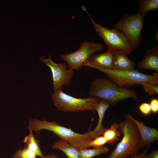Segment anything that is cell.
Listing matches in <instances>:
<instances>
[{"instance_id":"1","label":"cell","mask_w":158,"mask_h":158,"mask_svg":"<svg viewBox=\"0 0 158 158\" xmlns=\"http://www.w3.org/2000/svg\"><path fill=\"white\" fill-rule=\"evenodd\" d=\"M27 128L29 131H34L35 136L39 137L40 131L46 130L52 132L60 138L73 145L78 150L91 147L89 142L93 140L89 132L80 134L73 131L71 129L59 125L56 121L49 122L46 119L37 118L29 120Z\"/></svg>"},{"instance_id":"2","label":"cell","mask_w":158,"mask_h":158,"mask_svg":"<svg viewBox=\"0 0 158 158\" xmlns=\"http://www.w3.org/2000/svg\"><path fill=\"white\" fill-rule=\"evenodd\" d=\"M89 94L90 97L103 99L112 105L121 100L138 98L134 90L121 87L109 79L102 78H96L91 82Z\"/></svg>"},{"instance_id":"3","label":"cell","mask_w":158,"mask_h":158,"mask_svg":"<svg viewBox=\"0 0 158 158\" xmlns=\"http://www.w3.org/2000/svg\"><path fill=\"white\" fill-rule=\"evenodd\" d=\"M118 129L123 137L108 158H127L137 154L141 149L140 136L136 125L131 119L126 118L118 123Z\"/></svg>"},{"instance_id":"4","label":"cell","mask_w":158,"mask_h":158,"mask_svg":"<svg viewBox=\"0 0 158 158\" xmlns=\"http://www.w3.org/2000/svg\"><path fill=\"white\" fill-rule=\"evenodd\" d=\"M97 69L105 74L112 82L123 88L127 89L136 85H158V72L151 75L142 73L134 68L123 71Z\"/></svg>"},{"instance_id":"5","label":"cell","mask_w":158,"mask_h":158,"mask_svg":"<svg viewBox=\"0 0 158 158\" xmlns=\"http://www.w3.org/2000/svg\"><path fill=\"white\" fill-rule=\"evenodd\" d=\"M54 105L63 112H75L87 111H95L101 99L90 97L77 98L64 92L62 89L54 92L51 95Z\"/></svg>"},{"instance_id":"6","label":"cell","mask_w":158,"mask_h":158,"mask_svg":"<svg viewBox=\"0 0 158 158\" xmlns=\"http://www.w3.org/2000/svg\"><path fill=\"white\" fill-rule=\"evenodd\" d=\"M82 9L90 17L94 28L98 35L104 40L109 48L113 51H121L126 54L130 53L134 49L125 36L116 29H109L96 23L87 11L85 7L82 6Z\"/></svg>"},{"instance_id":"7","label":"cell","mask_w":158,"mask_h":158,"mask_svg":"<svg viewBox=\"0 0 158 158\" xmlns=\"http://www.w3.org/2000/svg\"><path fill=\"white\" fill-rule=\"evenodd\" d=\"M143 17L138 12L125 16L114 25L125 36L134 49L141 43Z\"/></svg>"},{"instance_id":"8","label":"cell","mask_w":158,"mask_h":158,"mask_svg":"<svg viewBox=\"0 0 158 158\" xmlns=\"http://www.w3.org/2000/svg\"><path fill=\"white\" fill-rule=\"evenodd\" d=\"M103 46L101 43L84 41L80 48L68 54H61V59L66 61L68 69L80 70L93 53L102 50Z\"/></svg>"},{"instance_id":"9","label":"cell","mask_w":158,"mask_h":158,"mask_svg":"<svg viewBox=\"0 0 158 158\" xmlns=\"http://www.w3.org/2000/svg\"><path fill=\"white\" fill-rule=\"evenodd\" d=\"M46 59L43 56L40 59L50 69L53 80L54 92L62 89L63 85L68 86L73 74V70L67 69V65L64 63H56L53 62L51 56Z\"/></svg>"},{"instance_id":"10","label":"cell","mask_w":158,"mask_h":158,"mask_svg":"<svg viewBox=\"0 0 158 158\" xmlns=\"http://www.w3.org/2000/svg\"><path fill=\"white\" fill-rule=\"evenodd\" d=\"M125 118L132 120L136 125L140 136V146L141 149L146 148L155 140H158V131L145 125L143 122L139 121L133 118L128 113L125 116Z\"/></svg>"},{"instance_id":"11","label":"cell","mask_w":158,"mask_h":158,"mask_svg":"<svg viewBox=\"0 0 158 158\" xmlns=\"http://www.w3.org/2000/svg\"><path fill=\"white\" fill-rule=\"evenodd\" d=\"M114 58V51L109 49L104 53L92 54L84 66L96 69H113Z\"/></svg>"},{"instance_id":"12","label":"cell","mask_w":158,"mask_h":158,"mask_svg":"<svg viewBox=\"0 0 158 158\" xmlns=\"http://www.w3.org/2000/svg\"><path fill=\"white\" fill-rule=\"evenodd\" d=\"M110 106L109 103L102 99H101L95 109L98 115L97 124L94 130L88 132L92 139L102 135L105 129L102 123L104 114Z\"/></svg>"},{"instance_id":"13","label":"cell","mask_w":158,"mask_h":158,"mask_svg":"<svg viewBox=\"0 0 158 158\" xmlns=\"http://www.w3.org/2000/svg\"><path fill=\"white\" fill-rule=\"evenodd\" d=\"M138 67L158 72V46L156 44L147 51L143 59L138 64Z\"/></svg>"},{"instance_id":"14","label":"cell","mask_w":158,"mask_h":158,"mask_svg":"<svg viewBox=\"0 0 158 158\" xmlns=\"http://www.w3.org/2000/svg\"><path fill=\"white\" fill-rule=\"evenodd\" d=\"M114 58L113 69L123 71L134 68L135 64L129 59L127 54L121 51H114Z\"/></svg>"},{"instance_id":"15","label":"cell","mask_w":158,"mask_h":158,"mask_svg":"<svg viewBox=\"0 0 158 158\" xmlns=\"http://www.w3.org/2000/svg\"><path fill=\"white\" fill-rule=\"evenodd\" d=\"M52 147L61 151L66 155L67 158H80L79 150L68 142L61 139L54 143Z\"/></svg>"},{"instance_id":"16","label":"cell","mask_w":158,"mask_h":158,"mask_svg":"<svg viewBox=\"0 0 158 158\" xmlns=\"http://www.w3.org/2000/svg\"><path fill=\"white\" fill-rule=\"evenodd\" d=\"M118 123H112L110 128L105 129L102 134L106 139L107 143L113 145L119 139V137L121 133L118 129Z\"/></svg>"},{"instance_id":"17","label":"cell","mask_w":158,"mask_h":158,"mask_svg":"<svg viewBox=\"0 0 158 158\" xmlns=\"http://www.w3.org/2000/svg\"><path fill=\"white\" fill-rule=\"evenodd\" d=\"M28 135L26 136L24 139V142L26 144L27 148L33 152L37 156L43 158L44 156L40 150L39 145V141L35 138L32 131H29Z\"/></svg>"},{"instance_id":"18","label":"cell","mask_w":158,"mask_h":158,"mask_svg":"<svg viewBox=\"0 0 158 158\" xmlns=\"http://www.w3.org/2000/svg\"><path fill=\"white\" fill-rule=\"evenodd\" d=\"M109 151L108 147L107 146L80 150L79 154L80 158H92L102 154L107 153Z\"/></svg>"},{"instance_id":"19","label":"cell","mask_w":158,"mask_h":158,"mask_svg":"<svg viewBox=\"0 0 158 158\" xmlns=\"http://www.w3.org/2000/svg\"><path fill=\"white\" fill-rule=\"evenodd\" d=\"M139 13L144 17L150 11H156L158 8V0H141L138 1Z\"/></svg>"},{"instance_id":"20","label":"cell","mask_w":158,"mask_h":158,"mask_svg":"<svg viewBox=\"0 0 158 158\" xmlns=\"http://www.w3.org/2000/svg\"><path fill=\"white\" fill-rule=\"evenodd\" d=\"M36 154L26 147L20 148L13 154L12 158H36Z\"/></svg>"},{"instance_id":"21","label":"cell","mask_w":158,"mask_h":158,"mask_svg":"<svg viewBox=\"0 0 158 158\" xmlns=\"http://www.w3.org/2000/svg\"><path fill=\"white\" fill-rule=\"evenodd\" d=\"M107 143L105 138L103 136L98 137L90 142L89 145L91 147L97 148L103 146Z\"/></svg>"},{"instance_id":"22","label":"cell","mask_w":158,"mask_h":158,"mask_svg":"<svg viewBox=\"0 0 158 158\" xmlns=\"http://www.w3.org/2000/svg\"><path fill=\"white\" fill-rule=\"evenodd\" d=\"M145 91L150 96L158 93V85L151 84L142 85Z\"/></svg>"},{"instance_id":"23","label":"cell","mask_w":158,"mask_h":158,"mask_svg":"<svg viewBox=\"0 0 158 158\" xmlns=\"http://www.w3.org/2000/svg\"><path fill=\"white\" fill-rule=\"evenodd\" d=\"M139 109L145 115L149 114L151 111L150 104L146 102L141 104L139 107Z\"/></svg>"},{"instance_id":"24","label":"cell","mask_w":158,"mask_h":158,"mask_svg":"<svg viewBox=\"0 0 158 158\" xmlns=\"http://www.w3.org/2000/svg\"><path fill=\"white\" fill-rule=\"evenodd\" d=\"M151 111L154 113H156L158 111V100L156 99H153L151 100L149 104Z\"/></svg>"},{"instance_id":"25","label":"cell","mask_w":158,"mask_h":158,"mask_svg":"<svg viewBox=\"0 0 158 158\" xmlns=\"http://www.w3.org/2000/svg\"><path fill=\"white\" fill-rule=\"evenodd\" d=\"M150 145L145 148L143 151L139 154H135L131 156V158H143L147 154Z\"/></svg>"},{"instance_id":"26","label":"cell","mask_w":158,"mask_h":158,"mask_svg":"<svg viewBox=\"0 0 158 158\" xmlns=\"http://www.w3.org/2000/svg\"><path fill=\"white\" fill-rule=\"evenodd\" d=\"M150 155L151 158H158V150L153 151Z\"/></svg>"},{"instance_id":"27","label":"cell","mask_w":158,"mask_h":158,"mask_svg":"<svg viewBox=\"0 0 158 158\" xmlns=\"http://www.w3.org/2000/svg\"><path fill=\"white\" fill-rule=\"evenodd\" d=\"M43 158H61L55 154H49L44 156Z\"/></svg>"},{"instance_id":"28","label":"cell","mask_w":158,"mask_h":158,"mask_svg":"<svg viewBox=\"0 0 158 158\" xmlns=\"http://www.w3.org/2000/svg\"><path fill=\"white\" fill-rule=\"evenodd\" d=\"M143 158H151L150 154H146Z\"/></svg>"}]
</instances>
